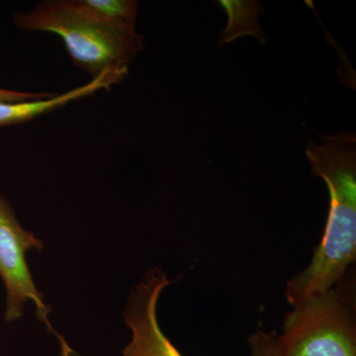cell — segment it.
<instances>
[{
  "label": "cell",
  "instance_id": "1",
  "mask_svg": "<svg viewBox=\"0 0 356 356\" xmlns=\"http://www.w3.org/2000/svg\"><path fill=\"white\" fill-rule=\"evenodd\" d=\"M321 138L323 145L309 142L306 154L312 173L329 188V215L310 264L288 281L286 298L293 308L336 286L356 261L355 134Z\"/></svg>",
  "mask_w": 356,
  "mask_h": 356
},
{
  "label": "cell",
  "instance_id": "2",
  "mask_svg": "<svg viewBox=\"0 0 356 356\" xmlns=\"http://www.w3.org/2000/svg\"><path fill=\"white\" fill-rule=\"evenodd\" d=\"M13 22L26 31L58 35L74 64L92 79L106 70L128 69L144 49L139 33L116 31L97 24L76 13L67 0L40 2L31 11L14 14Z\"/></svg>",
  "mask_w": 356,
  "mask_h": 356
},
{
  "label": "cell",
  "instance_id": "3",
  "mask_svg": "<svg viewBox=\"0 0 356 356\" xmlns=\"http://www.w3.org/2000/svg\"><path fill=\"white\" fill-rule=\"evenodd\" d=\"M282 356H356L355 296L341 280L324 294L294 307L277 337Z\"/></svg>",
  "mask_w": 356,
  "mask_h": 356
},
{
  "label": "cell",
  "instance_id": "4",
  "mask_svg": "<svg viewBox=\"0 0 356 356\" xmlns=\"http://www.w3.org/2000/svg\"><path fill=\"white\" fill-rule=\"evenodd\" d=\"M32 248L42 250L43 243L21 226L13 206L0 193V277L6 289V321L11 323L22 317L25 304L33 302L37 318L57 337L63 356H79L51 324V309L35 285L26 259Z\"/></svg>",
  "mask_w": 356,
  "mask_h": 356
},
{
  "label": "cell",
  "instance_id": "5",
  "mask_svg": "<svg viewBox=\"0 0 356 356\" xmlns=\"http://www.w3.org/2000/svg\"><path fill=\"white\" fill-rule=\"evenodd\" d=\"M170 283L163 269L154 267L131 291L124 318L133 337L123 356H184L163 334L156 315L159 297Z\"/></svg>",
  "mask_w": 356,
  "mask_h": 356
},
{
  "label": "cell",
  "instance_id": "6",
  "mask_svg": "<svg viewBox=\"0 0 356 356\" xmlns=\"http://www.w3.org/2000/svg\"><path fill=\"white\" fill-rule=\"evenodd\" d=\"M128 69L109 70L93 77L88 83L62 93L40 99L24 100L17 102H0V127L25 123L40 115L65 106L69 103L93 95L102 89H108L114 84L120 83L128 76Z\"/></svg>",
  "mask_w": 356,
  "mask_h": 356
},
{
  "label": "cell",
  "instance_id": "7",
  "mask_svg": "<svg viewBox=\"0 0 356 356\" xmlns=\"http://www.w3.org/2000/svg\"><path fill=\"white\" fill-rule=\"evenodd\" d=\"M76 13L97 24L120 32L136 31L139 3L135 0H67Z\"/></svg>",
  "mask_w": 356,
  "mask_h": 356
},
{
  "label": "cell",
  "instance_id": "8",
  "mask_svg": "<svg viewBox=\"0 0 356 356\" xmlns=\"http://www.w3.org/2000/svg\"><path fill=\"white\" fill-rule=\"evenodd\" d=\"M220 6L228 15V24L221 33L219 46L232 43L243 36H254L266 44L259 22V13H264L255 0H221Z\"/></svg>",
  "mask_w": 356,
  "mask_h": 356
},
{
  "label": "cell",
  "instance_id": "9",
  "mask_svg": "<svg viewBox=\"0 0 356 356\" xmlns=\"http://www.w3.org/2000/svg\"><path fill=\"white\" fill-rule=\"evenodd\" d=\"M277 332L259 330L248 337L250 356H282L277 346Z\"/></svg>",
  "mask_w": 356,
  "mask_h": 356
},
{
  "label": "cell",
  "instance_id": "10",
  "mask_svg": "<svg viewBox=\"0 0 356 356\" xmlns=\"http://www.w3.org/2000/svg\"><path fill=\"white\" fill-rule=\"evenodd\" d=\"M53 93L49 92H23V91L8 90L0 88V102H17L24 100L40 99L49 97Z\"/></svg>",
  "mask_w": 356,
  "mask_h": 356
}]
</instances>
